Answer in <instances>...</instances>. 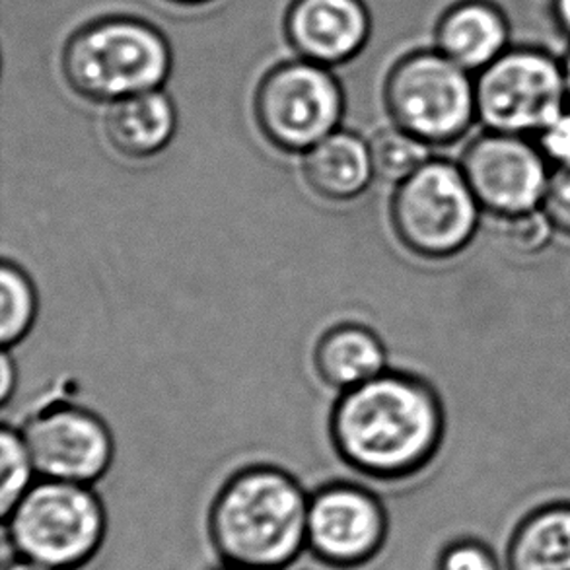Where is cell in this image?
I'll list each match as a JSON object with an SVG mask.
<instances>
[{
	"label": "cell",
	"instance_id": "cell-3",
	"mask_svg": "<svg viewBox=\"0 0 570 570\" xmlns=\"http://www.w3.org/2000/svg\"><path fill=\"white\" fill-rule=\"evenodd\" d=\"M171 65L166 36L135 16H106L80 26L61 53V72L70 90L96 104L163 88Z\"/></svg>",
	"mask_w": 570,
	"mask_h": 570
},
{
	"label": "cell",
	"instance_id": "cell-6",
	"mask_svg": "<svg viewBox=\"0 0 570 570\" xmlns=\"http://www.w3.org/2000/svg\"><path fill=\"white\" fill-rule=\"evenodd\" d=\"M393 125L429 147H450L478 121L475 77L439 49L403 55L384 82Z\"/></svg>",
	"mask_w": 570,
	"mask_h": 570
},
{
	"label": "cell",
	"instance_id": "cell-15",
	"mask_svg": "<svg viewBox=\"0 0 570 570\" xmlns=\"http://www.w3.org/2000/svg\"><path fill=\"white\" fill-rule=\"evenodd\" d=\"M304 178L309 189L327 200H351L363 195L372 178L371 147L356 132L337 131L304 155Z\"/></svg>",
	"mask_w": 570,
	"mask_h": 570
},
{
	"label": "cell",
	"instance_id": "cell-27",
	"mask_svg": "<svg viewBox=\"0 0 570 570\" xmlns=\"http://www.w3.org/2000/svg\"><path fill=\"white\" fill-rule=\"evenodd\" d=\"M2 570H55L49 569L46 564L36 563V561H30V559H26V557L12 556L10 559L4 561V567Z\"/></svg>",
	"mask_w": 570,
	"mask_h": 570
},
{
	"label": "cell",
	"instance_id": "cell-13",
	"mask_svg": "<svg viewBox=\"0 0 570 570\" xmlns=\"http://www.w3.org/2000/svg\"><path fill=\"white\" fill-rule=\"evenodd\" d=\"M509 16L493 0H458L440 14L434 43L462 69L478 75L510 47Z\"/></svg>",
	"mask_w": 570,
	"mask_h": 570
},
{
	"label": "cell",
	"instance_id": "cell-19",
	"mask_svg": "<svg viewBox=\"0 0 570 570\" xmlns=\"http://www.w3.org/2000/svg\"><path fill=\"white\" fill-rule=\"evenodd\" d=\"M368 147L374 176L390 184H401L431 160L432 147L395 125L376 132Z\"/></svg>",
	"mask_w": 570,
	"mask_h": 570
},
{
	"label": "cell",
	"instance_id": "cell-14",
	"mask_svg": "<svg viewBox=\"0 0 570 570\" xmlns=\"http://www.w3.org/2000/svg\"><path fill=\"white\" fill-rule=\"evenodd\" d=\"M104 131L111 148L132 160H145L168 148L178 131V109L163 88L109 104Z\"/></svg>",
	"mask_w": 570,
	"mask_h": 570
},
{
	"label": "cell",
	"instance_id": "cell-21",
	"mask_svg": "<svg viewBox=\"0 0 570 570\" xmlns=\"http://www.w3.org/2000/svg\"><path fill=\"white\" fill-rule=\"evenodd\" d=\"M501 223L502 244L518 255H540L556 234L553 224L541 208Z\"/></svg>",
	"mask_w": 570,
	"mask_h": 570
},
{
	"label": "cell",
	"instance_id": "cell-8",
	"mask_svg": "<svg viewBox=\"0 0 570 570\" xmlns=\"http://www.w3.org/2000/svg\"><path fill=\"white\" fill-rule=\"evenodd\" d=\"M254 114L273 147L301 155L340 129L345 92L324 65L281 62L265 72L255 90Z\"/></svg>",
	"mask_w": 570,
	"mask_h": 570
},
{
	"label": "cell",
	"instance_id": "cell-29",
	"mask_svg": "<svg viewBox=\"0 0 570 570\" xmlns=\"http://www.w3.org/2000/svg\"><path fill=\"white\" fill-rule=\"evenodd\" d=\"M170 2L184 4V7H197V4H205V2H210V0H170Z\"/></svg>",
	"mask_w": 570,
	"mask_h": 570
},
{
	"label": "cell",
	"instance_id": "cell-24",
	"mask_svg": "<svg viewBox=\"0 0 570 570\" xmlns=\"http://www.w3.org/2000/svg\"><path fill=\"white\" fill-rule=\"evenodd\" d=\"M533 139L551 166L570 164V106Z\"/></svg>",
	"mask_w": 570,
	"mask_h": 570
},
{
	"label": "cell",
	"instance_id": "cell-22",
	"mask_svg": "<svg viewBox=\"0 0 570 570\" xmlns=\"http://www.w3.org/2000/svg\"><path fill=\"white\" fill-rule=\"evenodd\" d=\"M541 210L557 234L570 238V164L553 166Z\"/></svg>",
	"mask_w": 570,
	"mask_h": 570
},
{
	"label": "cell",
	"instance_id": "cell-16",
	"mask_svg": "<svg viewBox=\"0 0 570 570\" xmlns=\"http://www.w3.org/2000/svg\"><path fill=\"white\" fill-rule=\"evenodd\" d=\"M314 366L325 384L347 392L387 371V353L379 333L371 327L340 324L317 341Z\"/></svg>",
	"mask_w": 570,
	"mask_h": 570
},
{
	"label": "cell",
	"instance_id": "cell-30",
	"mask_svg": "<svg viewBox=\"0 0 570 570\" xmlns=\"http://www.w3.org/2000/svg\"><path fill=\"white\" fill-rule=\"evenodd\" d=\"M220 570H257V569H249V567H239V564L224 563V569H220Z\"/></svg>",
	"mask_w": 570,
	"mask_h": 570
},
{
	"label": "cell",
	"instance_id": "cell-10",
	"mask_svg": "<svg viewBox=\"0 0 570 570\" xmlns=\"http://www.w3.org/2000/svg\"><path fill=\"white\" fill-rule=\"evenodd\" d=\"M20 432L41 479L92 485L114 463L116 442L108 423L69 401L39 409Z\"/></svg>",
	"mask_w": 570,
	"mask_h": 570
},
{
	"label": "cell",
	"instance_id": "cell-28",
	"mask_svg": "<svg viewBox=\"0 0 570 570\" xmlns=\"http://www.w3.org/2000/svg\"><path fill=\"white\" fill-rule=\"evenodd\" d=\"M561 65H563V75H564V88H567V100H569L570 106V47L569 51L563 55V59H561Z\"/></svg>",
	"mask_w": 570,
	"mask_h": 570
},
{
	"label": "cell",
	"instance_id": "cell-12",
	"mask_svg": "<svg viewBox=\"0 0 570 570\" xmlns=\"http://www.w3.org/2000/svg\"><path fill=\"white\" fill-rule=\"evenodd\" d=\"M372 20L363 0H293L285 14L288 46L304 61L327 69L363 51Z\"/></svg>",
	"mask_w": 570,
	"mask_h": 570
},
{
	"label": "cell",
	"instance_id": "cell-26",
	"mask_svg": "<svg viewBox=\"0 0 570 570\" xmlns=\"http://www.w3.org/2000/svg\"><path fill=\"white\" fill-rule=\"evenodd\" d=\"M551 16L559 31L570 39V0H551Z\"/></svg>",
	"mask_w": 570,
	"mask_h": 570
},
{
	"label": "cell",
	"instance_id": "cell-18",
	"mask_svg": "<svg viewBox=\"0 0 570 570\" xmlns=\"http://www.w3.org/2000/svg\"><path fill=\"white\" fill-rule=\"evenodd\" d=\"M39 298L28 273L4 259L0 265V341L2 348L20 345L36 324Z\"/></svg>",
	"mask_w": 570,
	"mask_h": 570
},
{
	"label": "cell",
	"instance_id": "cell-4",
	"mask_svg": "<svg viewBox=\"0 0 570 570\" xmlns=\"http://www.w3.org/2000/svg\"><path fill=\"white\" fill-rule=\"evenodd\" d=\"M4 520L14 556L55 570H80L98 556L108 518L92 485L39 479Z\"/></svg>",
	"mask_w": 570,
	"mask_h": 570
},
{
	"label": "cell",
	"instance_id": "cell-1",
	"mask_svg": "<svg viewBox=\"0 0 570 570\" xmlns=\"http://www.w3.org/2000/svg\"><path fill=\"white\" fill-rule=\"evenodd\" d=\"M446 434V411L426 380L401 371L341 392L330 415L333 450L351 470L403 481L431 465Z\"/></svg>",
	"mask_w": 570,
	"mask_h": 570
},
{
	"label": "cell",
	"instance_id": "cell-9",
	"mask_svg": "<svg viewBox=\"0 0 570 570\" xmlns=\"http://www.w3.org/2000/svg\"><path fill=\"white\" fill-rule=\"evenodd\" d=\"M458 164L483 213L499 220L540 210L553 170L535 139L494 131L471 139Z\"/></svg>",
	"mask_w": 570,
	"mask_h": 570
},
{
	"label": "cell",
	"instance_id": "cell-20",
	"mask_svg": "<svg viewBox=\"0 0 570 570\" xmlns=\"http://www.w3.org/2000/svg\"><path fill=\"white\" fill-rule=\"evenodd\" d=\"M0 514L4 518L38 478L22 432L16 431L10 424H4L0 434Z\"/></svg>",
	"mask_w": 570,
	"mask_h": 570
},
{
	"label": "cell",
	"instance_id": "cell-25",
	"mask_svg": "<svg viewBox=\"0 0 570 570\" xmlns=\"http://www.w3.org/2000/svg\"><path fill=\"white\" fill-rule=\"evenodd\" d=\"M16 390V364L10 356V351H4L2 355V382H0V400L7 407L8 401L12 397Z\"/></svg>",
	"mask_w": 570,
	"mask_h": 570
},
{
	"label": "cell",
	"instance_id": "cell-17",
	"mask_svg": "<svg viewBox=\"0 0 570 570\" xmlns=\"http://www.w3.org/2000/svg\"><path fill=\"white\" fill-rule=\"evenodd\" d=\"M510 570H570V502L533 510L509 543Z\"/></svg>",
	"mask_w": 570,
	"mask_h": 570
},
{
	"label": "cell",
	"instance_id": "cell-5",
	"mask_svg": "<svg viewBox=\"0 0 570 570\" xmlns=\"http://www.w3.org/2000/svg\"><path fill=\"white\" fill-rule=\"evenodd\" d=\"M483 208L460 164L431 158L397 184L390 203L393 234L407 252L446 262L462 254L478 236Z\"/></svg>",
	"mask_w": 570,
	"mask_h": 570
},
{
	"label": "cell",
	"instance_id": "cell-11",
	"mask_svg": "<svg viewBox=\"0 0 570 570\" xmlns=\"http://www.w3.org/2000/svg\"><path fill=\"white\" fill-rule=\"evenodd\" d=\"M308 549L335 569H358L384 548L387 514L376 494L337 481L309 497Z\"/></svg>",
	"mask_w": 570,
	"mask_h": 570
},
{
	"label": "cell",
	"instance_id": "cell-23",
	"mask_svg": "<svg viewBox=\"0 0 570 570\" xmlns=\"http://www.w3.org/2000/svg\"><path fill=\"white\" fill-rule=\"evenodd\" d=\"M439 570H499L491 549L473 540L450 543L440 556Z\"/></svg>",
	"mask_w": 570,
	"mask_h": 570
},
{
	"label": "cell",
	"instance_id": "cell-7",
	"mask_svg": "<svg viewBox=\"0 0 570 570\" xmlns=\"http://www.w3.org/2000/svg\"><path fill=\"white\" fill-rule=\"evenodd\" d=\"M475 104L485 131L538 137L569 108L561 59L540 47H509L475 75Z\"/></svg>",
	"mask_w": 570,
	"mask_h": 570
},
{
	"label": "cell",
	"instance_id": "cell-2",
	"mask_svg": "<svg viewBox=\"0 0 570 570\" xmlns=\"http://www.w3.org/2000/svg\"><path fill=\"white\" fill-rule=\"evenodd\" d=\"M309 497L275 465H249L224 483L208 510V538L226 564L283 570L308 549Z\"/></svg>",
	"mask_w": 570,
	"mask_h": 570
}]
</instances>
